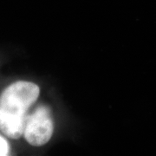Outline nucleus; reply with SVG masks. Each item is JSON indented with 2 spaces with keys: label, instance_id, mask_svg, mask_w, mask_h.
I'll use <instances>...</instances> for the list:
<instances>
[{
  "label": "nucleus",
  "instance_id": "nucleus-2",
  "mask_svg": "<svg viewBox=\"0 0 156 156\" xmlns=\"http://www.w3.org/2000/svg\"><path fill=\"white\" fill-rule=\"evenodd\" d=\"M53 133V121L50 108L39 106L33 114L27 117L23 135L30 145L43 146L46 144Z\"/></svg>",
  "mask_w": 156,
  "mask_h": 156
},
{
  "label": "nucleus",
  "instance_id": "nucleus-1",
  "mask_svg": "<svg viewBox=\"0 0 156 156\" xmlns=\"http://www.w3.org/2000/svg\"><path fill=\"white\" fill-rule=\"evenodd\" d=\"M39 95L37 85L17 82L0 95V130L7 137L18 139L23 134L29 108Z\"/></svg>",
  "mask_w": 156,
  "mask_h": 156
},
{
  "label": "nucleus",
  "instance_id": "nucleus-3",
  "mask_svg": "<svg viewBox=\"0 0 156 156\" xmlns=\"http://www.w3.org/2000/svg\"><path fill=\"white\" fill-rule=\"evenodd\" d=\"M8 153V145L5 140L0 137V156L6 155Z\"/></svg>",
  "mask_w": 156,
  "mask_h": 156
}]
</instances>
